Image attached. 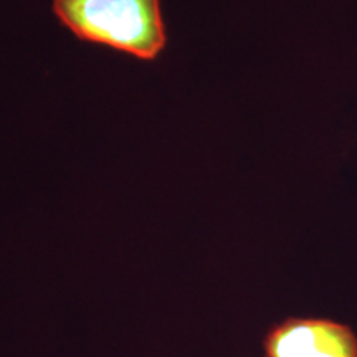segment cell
<instances>
[{
    "instance_id": "obj_1",
    "label": "cell",
    "mask_w": 357,
    "mask_h": 357,
    "mask_svg": "<svg viewBox=\"0 0 357 357\" xmlns=\"http://www.w3.org/2000/svg\"><path fill=\"white\" fill-rule=\"evenodd\" d=\"M53 13L75 37L154 61L167 43L160 0H52Z\"/></svg>"
},
{
    "instance_id": "obj_2",
    "label": "cell",
    "mask_w": 357,
    "mask_h": 357,
    "mask_svg": "<svg viewBox=\"0 0 357 357\" xmlns=\"http://www.w3.org/2000/svg\"><path fill=\"white\" fill-rule=\"evenodd\" d=\"M263 357H357L351 324L319 316H289L268 328Z\"/></svg>"
}]
</instances>
